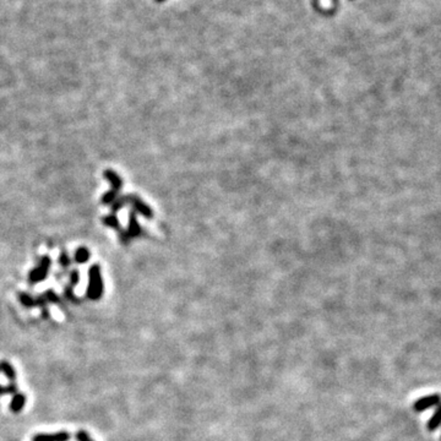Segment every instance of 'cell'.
<instances>
[{"label":"cell","instance_id":"obj_3","mask_svg":"<svg viewBox=\"0 0 441 441\" xmlns=\"http://www.w3.org/2000/svg\"><path fill=\"white\" fill-rule=\"evenodd\" d=\"M439 405H441V396L438 394H433L429 395V396H424L417 400L415 405H413V408H415L416 412L421 413L429 410V408L438 407Z\"/></svg>","mask_w":441,"mask_h":441},{"label":"cell","instance_id":"obj_4","mask_svg":"<svg viewBox=\"0 0 441 441\" xmlns=\"http://www.w3.org/2000/svg\"><path fill=\"white\" fill-rule=\"evenodd\" d=\"M71 435L66 430L52 433V434H37L34 435L32 441H69Z\"/></svg>","mask_w":441,"mask_h":441},{"label":"cell","instance_id":"obj_11","mask_svg":"<svg viewBox=\"0 0 441 441\" xmlns=\"http://www.w3.org/2000/svg\"><path fill=\"white\" fill-rule=\"evenodd\" d=\"M90 256H91V254H90V251H88V249H86L85 247H81V248H78L76 250V253H75L74 259L77 264H85V262H87L88 260H90Z\"/></svg>","mask_w":441,"mask_h":441},{"label":"cell","instance_id":"obj_20","mask_svg":"<svg viewBox=\"0 0 441 441\" xmlns=\"http://www.w3.org/2000/svg\"><path fill=\"white\" fill-rule=\"evenodd\" d=\"M59 264H60V266L64 267V269H67V267L70 266V264H71V260H70L69 255H67L65 251H63V253L60 254V256H59Z\"/></svg>","mask_w":441,"mask_h":441},{"label":"cell","instance_id":"obj_24","mask_svg":"<svg viewBox=\"0 0 441 441\" xmlns=\"http://www.w3.org/2000/svg\"><path fill=\"white\" fill-rule=\"evenodd\" d=\"M440 439H441V437H440Z\"/></svg>","mask_w":441,"mask_h":441},{"label":"cell","instance_id":"obj_8","mask_svg":"<svg viewBox=\"0 0 441 441\" xmlns=\"http://www.w3.org/2000/svg\"><path fill=\"white\" fill-rule=\"evenodd\" d=\"M126 196H128V202H131V204L134 205V207L136 208L140 213H142V215L146 216V217H151L152 212H151L150 208L146 206L139 197L134 196V195H126Z\"/></svg>","mask_w":441,"mask_h":441},{"label":"cell","instance_id":"obj_10","mask_svg":"<svg viewBox=\"0 0 441 441\" xmlns=\"http://www.w3.org/2000/svg\"><path fill=\"white\" fill-rule=\"evenodd\" d=\"M18 300H20V303L23 305V307L28 308V309L37 307V299L34 298V297L29 296V294H27V293H20V294H18Z\"/></svg>","mask_w":441,"mask_h":441},{"label":"cell","instance_id":"obj_13","mask_svg":"<svg viewBox=\"0 0 441 441\" xmlns=\"http://www.w3.org/2000/svg\"><path fill=\"white\" fill-rule=\"evenodd\" d=\"M140 227L137 223L136 217H135L134 212H130V221H129V228H128V235L129 237H135V235L139 234Z\"/></svg>","mask_w":441,"mask_h":441},{"label":"cell","instance_id":"obj_14","mask_svg":"<svg viewBox=\"0 0 441 441\" xmlns=\"http://www.w3.org/2000/svg\"><path fill=\"white\" fill-rule=\"evenodd\" d=\"M18 392L17 386L15 383H10L7 386L0 385V396H6V395H15Z\"/></svg>","mask_w":441,"mask_h":441},{"label":"cell","instance_id":"obj_7","mask_svg":"<svg viewBox=\"0 0 441 441\" xmlns=\"http://www.w3.org/2000/svg\"><path fill=\"white\" fill-rule=\"evenodd\" d=\"M0 372L5 375V378L10 381V383H15L17 374H16L15 368L12 367L11 363H9L7 361H0Z\"/></svg>","mask_w":441,"mask_h":441},{"label":"cell","instance_id":"obj_17","mask_svg":"<svg viewBox=\"0 0 441 441\" xmlns=\"http://www.w3.org/2000/svg\"><path fill=\"white\" fill-rule=\"evenodd\" d=\"M126 202H128V196H126V195L125 196H119L118 199H115V201L113 202V206H112L113 213L118 212L119 210H121V208L125 206Z\"/></svg>","mask_w":441,"mask_h":441},{"label":"cell","instance_id":"obj_16","mask_svg":"<svg viewBox=\"0 0 441 441\" xmlns=\"http://www.w3.org/2000/svg\"><path fill=\"white\" fill-rule=\"evenodd\" d=\"M117 196H118V193L115 190H109V191H107V193H104L103 194V196H102V200H101V202L103 205H108V204H112V202H114L115 201V199H117Z\"/></svg>","mask_w":441,"mask_h":441},{"label":"cell","instance_id":"obj_5","mask_svg":"<svg viewBox=\"0 0 441 441\" xmlns=\"http://www.w3.org/2000/svg\"><path fill=\"white\" fill-rule=\"evenodd\" d=\"M25 406H26V396L23 394H21V392H17V394L13 395L9 408L13 415H18V413L22 412Z\"/></svg>","mask_w":441,"mask_h":441},{"label":"cell","instance_id":"obj_22","mask_svg":"<svg viewBox=\"0 0 441 441\" xmlns=\"http://www.w3.org/2000/svg\"><path fill=\"white\" fill-rule=\"evenodd\" d=\"M42 318L43 319H49L50 318V314L48 312L47 308H43L42 309Z\"/></svg>","mask_w":441,"mask_h":441},{"label":"cell","instance_id":"obj_2","mask_svg":"<svg viewBox=\"0 0 441 441\" xmlns=\"http://www.w3.org/2000/svg\"><path fill=\"white\" fill-rule=\"evenodd\" d=\"M50 266H52V260H50L49 256H43L40 259L38 266L34 267L28 275V281L31 283H38L44 281L47 278L48 273H49Z\"/></svg>","mask_w":441,"mask_h":441},{"label":"cell","instance_id":"obj_12","mask_svg":"<svg viewBox=\"0 0 441 441\" xmlns=\"http://www.w3.org/2000/svg\"><path fill=\"white\" fill-rule=\"evenodd\" d=\"M102 222H103V223H104V226L110 227V228L115 229V231L121 232L120 223H119L118 218L115 217L114 213H112V215H107V216H104V217L102 218Z\"/></svg>","mask_w":441,"mask_h":441},{"label":"cell","instance_id":"obj_23","mask_svg":"<svg viewBox=\"0 0 441 441\" xmlns=\"http://www.w3.org/2000/svg\"><path fill=\"white\" fill-rule=\"evenodd\" d=\"M155 1H157V2H163V1H166V0H155Z\"/></svg>","mask_w":441,"mask_h":441},{"label":"cell","instance_id":"obj_6","mask_svg":"<svg viewBox=\"0 0 441 441\" xmlns=\"http://www.w3.org/2000/svg\"><path fill=\"white\" fill-rule=\"evenodd\" d=\"M103 177L108 180V182H110V184H112L113 190H115V191H117V193H119V191H120L121 185H123V182H121L120 177H119V175L114 172V170L105 169L104 173H103Z\"/></svg>","mask_w":441,"mask_h":441},{"label":"cell","instance_id":"obj_18","mask_svg":"<svg viewBox=\"0 0 441 441\" xmlns=\"http://www.w3.org/2000/svg\"><path fill=\"white\" fill-rule=\"evenodd\" d=\"M64 297L66 298L69 302L72 303H80V299L76 298V296L74 294V288L71 286H67L65 287L64 289Z\"/></svg>","mask_w":441,"mask_h":441},{"label":"cell","instance_id":"obj_15","mask_svg":"<svg viewBox=\"0 0 441 441\" xmlns=\"http://www.w3.org/2000/svg\"><path fill=\"white\" fill-rule=\"evenodd\" d=\"M42 296L44 297L45 302H47V303H54V304H60V299H59L58 294H56L55 292L53 291V289H49V291L44 292V293H43Z\"/></svg>","mask_w":441,"mask_h":441},{"label":"cell","instance_id":"obj_21","mask_svg":"<svg viewBox=\"0 0 441 441\" xmlns=\"http://www.w3.org/2000/svg\"><path fill=\"white\" fill-rule=\"evenodd\" d=\"M69 278H70V286L74 288V287L78 285V282H80V273H78L76 270H74V271L70 272Z\"/></svg>","mask_w":441,"mask_h":441},{"label":"cell","instance_id":"obj_1","mask_svg":"<svg viewBox=\"0 0 441 441\" xmlns=\"http://www.w3.org/2000/svg\"><path fill=\"white\" fill-rule=\"evenodd\" d=\"M104 286L103 278H102L101 267L98 264L92 265L88 270V286L86 289V296L90 300H99L103 296Z\"/></svg>","mask_w":441,"mask_h":441},{"label":"cell","instance_id":"obj_19","mask_svg":"<svg viewBox=\"0 0 441 441\" xmlns=\"http://www.w3.org/2000/svg\"><path fill=\"white\" fill-rule=\"evenodd\" d=\"M75 439H76V441H94L90 437V434H88L86 430H82V429L77 430L76 434H75Z\"/></svg>","mask_w":441,"mask_h":441},{"label":"cell","instance_id":"obj_9","mask_svg":"<svg viewBox=\"0 0 441 441\" xmlns=\"http://www.w3.org/2000/svg\"><path fill=\"white\" fill-rule=\"evenodd\" d=\"M440 427H441V405L438 406L434 415L430 417L428 422V429L430 432H435V430L440 428Z\"/></svg>","mask_w":441,"mask_h":441}]
</instances>
